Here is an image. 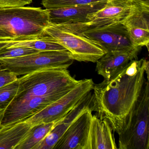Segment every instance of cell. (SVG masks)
<instances>
[{"label":"cell","mask_w":149,"mask_h":149,"mask_svg":"<svg viewBox=\"0 0 149 149\" xmlns=\"http://www.w3.org/2000/svg\"><path fill=\"white\" fill-rule=\"evenodd\" d=\"M149 61L146 59L131 61L109 80L94 84L92 111L106 120L118 135L128 127L135 104L149 77Z\"/></svg>","instance_id":"6da1fadb"},{"label":"cell","mask_w":149,"mask_h":149,"mask_svg":"<svg viewBox=\"0 0 149 149\" xmlns=\"http://www.w3.org/2000/svg\"><path fill=\"white\" fill-rule=\"evenodd\" d=\"M18 81L17 94L8 106L17 104L29 97L71 90L81 80L74 78L68 69L50 68L24 75L18 78Z\"/></svg>","instance_id":"7a4b0ae2"},{"label":"cell","mask_w":149,"mask_h":149,"mask_svg":"<svg viewBox=\"0 0 149 149\" xmlns=\"http://www.w3.org/2000/svg\"><path fill=\"white\" fill-rule=\"evenodd\" d=\"M49 23L47 9L25 6L0 8V29L14 38L45 35L44 29Z\"/></svg>","instance_id":"3957f363"},{"label":"cell","mask_w":149,"mask_h":149,"mask_svg":"<svg viewBox=\"0 0 149 149\" xmlns=\"http://www.w3.org/2000/svg\"><path fill=\"white\" fill-rule=\"evenodd\" d=\"M118 136V149H149V78L145 80L128 127Z\"/></svg>","instance_id":"277c9868"},{"label":"cell","mask_w":149,"mask_h":149,"mask_svg":"<svg viewBox=\"0 0 149 149\" xmlns=\"http://www.w3.org/2000/svg\"><path fill=\"white\" fill-rule=\"evenodd\" d=\"M73 61L68 50L40 51L16 58L0 59V67L18 76L44 69H68Z\"/></svg>","instance_id":"5b68a950"},{"label":"cell","mask_w":149,"mask_h":149,"mask_svg":"<svg viewBox=\"0 0 149 149\" xmlns=\"http://www.w3.org/2000/svg\"><path fill=\"white\" fill-rule=\"evenodd\" d=\"M44 32L46 35L68 50L74 61L96 63L105 54L101 47L85 36L54 24L49 23Z\"/></svg>","instance_id":"8992f818"},{"label":"cell","mask_w":149,"mask_h":149,"mask_svg":"<svg viewBox=\"0 0 149 149\" xmlns=\"http://www.w3.org/2000/svg\"><path fill=\"white\" fill-rule=\"evenodd\" d=\"M137 6V4L125 0H108L102 8L88 15L84 23L55 25L79 35L88 30L122 23L135 10Z\"/></svg>","instance_id":"52a82bcc"},{"label":"cell","mask_w":149,"mask_h":149,"mask_svg":"<svg viewBox=\"0 0 149 149\" xmlns=\"http://www.w3.org/2000/svg\"><path fill=\"white\" fill-rule=\"evenodd\" d=\"M94 84L92 79L81 80L74 88L63 96L25 121L32 125L58 122L92 91Z\"/></svg>","instance_id":"ba28073f"},{"label":"cell","mask_w":149,"mask_h":149,"mask_svg":"<svg viewBox=\"0 0 149 149\" xmlns=\"http://www.w3.org/2000/svg\"><path fill=\"white\" fill-rule=\"evenodd\" d=\"M79 35L89 39L105 54L117 51H139L141 48L132 44L128 31L122 23L88 30Z\"/></svg>","instance_id":"9c48e42d"},{"label":"cell","mask_w":149,"mask_h":149,"mask_svg":"<svg viewBox=\"0 0 149 149\" xmlns=\"http://www.w3.org/2000/svg\"><path fill=\"white\" fill-rule=\"evenodd\" d=\"M92 107L84 110L70 125L53 149H87Z\"/></svg>","instance_id":"30bf717a"},{"label":"cell","mask_w":149,"mask_h":149,"mask_svg":"<svg viewBox=\"0 0 149 149\" xmlns=\"http://www.w3.org/2000/svg\"><path fill=\"white\" fill-rule=\"evenodd\" d=\"M135 10L122 23L136 47L145 46L149 49V3L137 4Z\"/></svg>","instance_id":"8fae6325"},{"label":"cell","mask_w":149,"mask_h":149,"mask_svg":"<svg viewBox=\"0 0 149 149\" xmlns=\"http://www.w3.org/2000/svg\"><path fill=\"white\" fill-rule=\"evenodd\" d=\"M107 2L103 1L92 5L47 9L49 15V23L56 25L84 23L87 20L88 15L102 8Z\"/></svg>","instance_id":"7c38bea8"},{"label":"cell","mask_w":149,"mask_h":149,"mask_svg":"<svg viewBox=\"0 0 149 149\" xmlns=\"http://www.w3.org/2000/svg\"><path fill=\"white\" fill-rule=\"evenodd\" d=\"M92 91L89 92L65 116L55 123L52 130L42 141L36 149H53L74 120L84 110L92 107Z\"/></svg>","instance_id":"4fadbf2b"},{"label":"cell","mask_w":149,"mask_h":149,"mask_svg":"<svg viewBox=\"0 0 149 149\" xmlns=\"http://www.w3.org/2000/svg\"><path fill=\"white\" fill-rule=\"evenodd\" d=\"M139 52L117 51L106 53L96 62V70L104 79L109 80L123 69L131 61L137 60Z\"/></svg>","instance_id":"5bb4252c"},{"label":"cell","mask_w":149,"mask_h":149,"mask_svg":"<svg viewBox=\"0 0 149 149\" xmlns=\"http://www.w3.org/2000/svg\"><path fill=\"white\" fill-rule=\"evenodd\" d=\"M112 129L104 119L92 116L87 149H117Z\"/></svg>","instance_id":"9a60e30c"},{"label":"cell","mask_w":149,"mask_h":149,"mask_svg":"<svg viewBox=\"0 0 149 149\" xmlns=\"http://www.w3.org/2000/svg\"><path fill=\"white\" fill-rule=\"evenodd\" d=\"M17 47L30 48L40 51H62L67 50L45 35L38 36H21L7 40H0V49Z\"/></svg>","instance_id":"2e32d148"},{"label":"cell","mask_w":149,"mask_h":149,"mask_svg":"<svg viewBox=\"0 0 149 149\" xmlns=\"http://www.w3.org/2000/svg\"><path fill=\"white\" fill-rule=\"evenodd\" d=\"M32 126L24 120L0 129V149H15L25 138Z\"/></svg>","instance_id":"e0dca14e"},{"label":"cell","mask_w":149,"mask_h":149,"mask_svg":"<svg viewBox=\"0 0 149 149\" xmlns=\"http://www.w3.org/2000/svg\"><path fill=\"white\" fill-rule=\"evenodd\" d=\"M55 123H41L32 125L25 138L15 149H36Z\"/></svg>","instance_id":"ac0fdd59"},{"label":"cell","mask_w":149,"mask_h":149,"mask_svg":"<svg viewBox=\"0 0 149 149\" xmlns=\"http://www.w3.org/2000/svg\"><path fill=\"white\" fill-rule=\"evenodd\" d=\"M108 0H42V5L46 9L62 8L74 6L92 5Z\"/></svg>","instance_id":"d6986e66"},{"label":"cell","mask_w":149,"mask_h":149,"mask_svg":"<svg viewBox=\"0 0 149 149\" xmlns=\"http://www.w3.org/2000/svg\"><path fill=\"white\" fill-rule=\"evenodd\" d=\"M18 87V79L0 87V112L5 110L11 103L17 94Z\"/></svg>","instance_id":"ffe728a7"},{"label":"cell","mask_w":149,"mask_h":149,"mask_svg":"<svg viewBox=\"0 0 149 149\" xmlns=\"http://www.w3.org/2000/svg\"><path fill=\"white\" fill-rule=\"evenodd\" d=\"M40 51L25 47H17L0 49V59L16 58L31 54L38 53Z\"/></svg>","instance_id":"44dd1931"},{"label":"cell","mask_w":149,"mask_h":149,"mask_svg":"<svg viewBox=\"0 0 149 149\" xmlns=\"http://www.w3.org/2000/svg\"><path fill=\"white\" fill-rule=\"evenodd\" d=\"M18 76L0 67V87L16 81Z\"/></svg>","instance_id":"7402d4cb"},{"label":"cell","mask_w":149,"mask_h":149,"mask_svg":"<svg viewBox=\"0 0 149 149\" xmlns=\"http://www.w3.org/2000/svg\"><path fill=\"white\" fill-rule=\"evenodd\" d=\"M32 2L33 0H0V8L23 7Z\"/></svg>","instance_id":"603a6c76"},{"label":"cell","mask_w":149,"mask_h":149,"mask_svg":"<svg viewBox=\"0 0 149 149\" xmlns=\"http://www.w3.org/2000/svg\"><path fill=\"white\" fill-rule=\"evenodd\" d=\"M14 38L13 36L5 31L0 29V40H7Z\"/></svg>","instance_id":"cb8c5ba5"},{"label":"cell","mask_w":149,"mask_h":149,"mask_svg":"<svg viewBox=\"0 0 149 149\" xmlns=\"http://www.w3.org/2000/svg\"><path fill=\"white\" fill-rule=\"evenodd\" d=\"M125 1L136 4H142L149 3V0H125Z\"/></svg>","instance_id":"d4e9b609"}]
</instances>
